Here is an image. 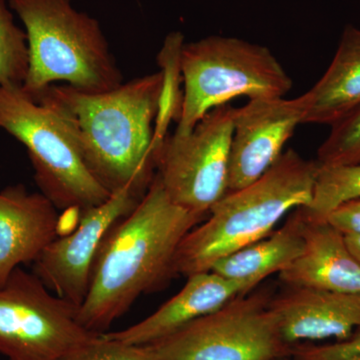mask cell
<instances>
[{"instance_id": "2e32d148", "label": "cell", "mask_w": 360, "mask_h": 360, "mask_svg": "<svg viewBox=\"0 0 360 360\" xmlns=\"http://www.w3.org/2000/svg\"><path fill=\"white\" fill-rule=\"evenodd\" d=\"M304 122L329 124L360 105V30L347 25L323 77L303 94Z\"/></svg>"}, {"instance_id": "6da1fadb", "label": "cell", "mask_w": 360, "mask_h": 360, "mask_svg": "<svg viewBox=\"0 0 360 360\" xmlns=\"http://www.w3.org/2000/svg\"><path fill=\"white\" fill-rule=\"evenodd\" d=\"M206 217L172 202L155 174L136 207L103 239L78 309L80 324L97 335L108 333L141 295L167 286L175 277L182 239Z\"/></svg>"}, {"instance_id": "5b68a950", "label": "cell", "mask_w": 360, "mask_h": 360, "mask_svg": "<svg viewBox=\"0 0 360 360\" xmlns=\"http://www.w3.org/2000/svg\"><path fill=\"white\" fill-rule=\"evenodd\" d=\"M184 84L174 134L191 132L210 111L231 99L284 97L292 80L267 47L234 37H208L182 45Z\"/></svg>"}, {"instance_id": "3957f363", "label": "cell", "mask_w": 360, "mask_h": 360, "mask_svg": "<svg viewBox=\"0 0 360 360\" xmlns=\"http://www.w3.org/2000/svg\"><path fill=\"white\" fill-rule=\"evenodd\" d=\"M319 167L290 149L250 186L229 191L182 239L175 276L210 271L221 258L271 234L284 215L309 205Z\"/></svg>"}, {"instance_id": "52a82bcc", "label": "cell", "mask_w": 360, "mask_h": 360, "mask_svg": "<svg viewBox=\"0 0 360 360\" xmlns=\"http://www.w3.org/2000/svg\"><path fill=\"white\" fill-rule=\"evenodd\" d=\"M269 290L236 296L221 309L144 345L158 360H276L290 352L269 309Z\"/></svg>"}, {"instance_id": "603a6c76", "label": "cell", "mask_w": 360, "mask_h": 360, "mask_svg": "<svg viewBox=\"0 0 360 360\" xmlns=\"http://www.w3.org/2000/svg\"><path fill=\"white\" fill-rule=\"evenodd\" d=\"M326 221L345 236H360V198L338 206L328 215Z\"/></svg>"}, {"instance_id": "ac0fdd59", "label": "cell", "mask_w": 360, "mask_h": 360, "mask_svg": "<svg viewBox=\"0 0 360 360\" xmlns=\"http://www.w3.org/2000/svg\"><path fill=\"white\" fill-rule=\"evenodd\" d=\"M360 198V165H322L319 167L311 201L297 208L307 222L326 221L338 206Z\"/></svg>"}, {"instance_id": "4fadbf2b", "label": "cell", "mask_w": 360, "mask_h": 360, "mask_svg": "<svg viewBox=\"0 0 360 360\" xmlns=\"http://www.w3.org/2000/svg\"><path fill=\"white\" fill-rule=\"evenodd\" d=\"M58 210L46 196L28 193L23 184L0 191V288L58 238Z\"/></svg>"}, {"instance_id": "277c9868", "label": "cell", "mask_w": 360, "mask_h": 360, "mask_svg": "<svg viewBox=\"0 0 360 360\" xmlns=\"http://www.w3.org/2000/svg\"><path fill=\"white\" fill-rule=\"evenodd\" d=\"M25 26L28 72L22 89L33 99L53 82L104 92L123 84L110 45L96 18L71 0H9Z\"/></svg>"}, {"instance_id": "ffe728a7", "label": "cell", "mask_w": 360, "mask_h": 360, "mask_svg": "<svg viewBox=\"0 0 360 360\" xmlns=\"http://www.w3.org/2000/svg\"><path fill=\"white\" fill-rule=\"evenodd\" d=\"M316 160L322 165H360V105L331 125Z\"/></svg>"}, {"instance_id": "30bf717a", "label": "cell", "mask_w": 360, "mask_h": 360, "mask_svg": "<svg viewBox=\"0 0 360 360\" xmlns=\"http://www.w3.org/2000/svg\"><path fill=\"white\" fill-rule=\"evenodd\" d=\"M150 184L132 182L113 191L101 205L80 212L75 231L54 239L45 248L32 264L33 274L54 295L82 307L103 239L136 207Z\"/></svg>"}, {"instance_id": "7c38bea8", "label": "cell", "mask_w": 360, "mask_h": 360, "mask_svg": "<svg viewBox=\"0 0 360 360\" xmlns=\"http://www.w3.org/2000/svg\"><path fill=\"white\" fill-rule=\"evenodd\" d=\"M269 309L288 347L302 341L347 340L360 329V295L288 286Z\"/></svg>"}, {"instance_id": "d6986e66", "label": "cell", "mask_w": 360, "mask_h": 360, "mask_svg": "<svg viewBox=\"0 0 360 360\" xmlns=\"http://www.w3.org/2000/svg\"><path fill=\"white\" fill-rule=\"evenodd\" d=\"M27 72L26 32L14 22L6 1L0 0V85L22 86Z\"/></svg>"}, {"instance_id": "5bb4252c", "label": "cell", "mask_w": 360, "mask_h": 360, "mask_svg": "<svg viewBox=\"0 0 360 360\" xmlns=\"http://www.w3.org/2000/svg\"><path fill=\"white\" fill-rule=\"evenodd\" d=\"M250 291L246 284L229 281L212 270L200 272L187 276L181 290L146 319L122 330L103 335L144 347L172 335L191 322L221 309L236 296Z\"/></svg>"}, {"instance_id": "ba28073f", "label": "cell", "mask_w": 360, "mask_h": 360, "mask_svg": "<svg viewBox=\"0 0 360 360\" xmlns=\"http://www.w3.org/2000/svg\"><path fill=\"white\" fill-rule=\"evenodd\" d=\"M77 305L18 267L0 288V354L8 360H60L97 333L78 321Z\"/></svg>"}, {"instance_id": "7a4b0ae2", "label": "cell", "mask_w": 360, "mask_h": 360, "mask_svg": "<svg viewBox=\"0 0 360 360\" xmlns=\"http://www.w3.org/2000/svg\"><path fill=\"white\" fill-rule=\"evenodd\" d=\"M163 73L134 78L115 89L86 92L51 85L34 101L65 120L91 174L110 193L155 179V130Z\"/></svg>"}, {"instance_id": "44dd1931", "label": "cell", "mask_w": 360, "mask_h": 360, "mask_svg": "<svg viewBox=\"0 0 360 360\" xmlns=\"http://www.w3.org/2000/svg\"><path fill=\"white\" fill-rule=\"evenodd\" d=\"M60 360H158L146 347L111 340L103 335L75 348Z\"/></svg>"}, {"instance_id": "9c48e42d", "label": "cell", "mask_w": 360, "mask_h": 360, "mask_svg": "<svg viewBox=\"0 0 360 360\" xmlns=\"http://www.w3.org/2000/svg\"><path fill=\"white\" fill-rule=\"evenodd\" d=\"M233 116L234 108L225 104L188 134L155 142V175L175 205L208 215L229 193Z\"/></svg>"}, {"instance_id": "8fae6325", "label": "cell", "mask_w": 360, "mask_h": 360, "mask_svg": "<svg viewBox=\"0 0 360 360\" xmlns=\"http://www.w3.org/2000/svg\"><path fill=\"white\" fill-rule=\"evenodd\" d=\"M305 113L303 94L250 99L234 108L229 191L250 186L276 162L296 127L304 122Z\"/></svg>"}, {"instance_id": "9a60e30c", "label": "cell", "mask_w": 360, "mask_h": 360, "mask_svg": "<svg viewBox=\"0 0 360 360\" xmlns=\"http://www.w3.org/2000/svg\"><path fill=\"white\" fill-rule=\"evenodd\" d=\"M303 224L304 251L279 274L281 281L288 286L360 295V262L348 248L345 234L328 221Z\"/></svg>"}, {"instance_id": "e0dca14e", "label": "cell", "mask_w": 360, "mask_h": 360, "mask_svg": "<svg viewBox=\"0 0 360 360\" xmlns=\"http://www.w3.org/2000/svg\"><path fill=\"white\" fill-rule=\"evenodd\" d=\"M303 220L295 210L281 229L219 260L212 271L250 290L271 274H281L302 257L305 248Z\"/></svg>"}, {"instance_id": "cb8c5ba5", "label": "cell", "mask_w": 360, "mask_h": 360, "mask_svg": "<svg viewBox=\"0 0 360 360\" xmlns=\"http://www.w3.org/2000/svg\"><path fill=\"white\" fill-rule=\"evenodd\" d=\"M345 241H347L348 248L352 251V255L360 262V236L348 234V236H345Z\"/></svg>"}, {"instance_id": "8992f818", "label": "cell", "mask_w": 360, "mask_h": 360, "mask_svg": "<svg viewBox=\"0 0 360 360\" xmlns=\"http://www.w3.org/2000/svg\"><path fill=\"white\" fill-rule=\"evenodd\" d=\"M0 129L25 146L40 193L58 210L85 212L111 193L87 167L61 116L15 85H0Z\"/></svg>"}, {"instance_id": "7402d4cb", "label": "cell", "mask_w": 360, "mask_h": 360, "mask_svg": "<svg viewBox=\"0 0 360 360\" xmlns=\"http://www.w3.org/2000/svg\"><path fill=\"white\" fill-rule=\"evenodd\" d=\"M296 360H360V329L347 340L321 347H300Z\"/></svg>"}]
</instances>
